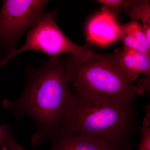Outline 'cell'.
Instances as JSON below:
<instances>
[{
    "label": "cell",
    "instance_id": "obj_1",
    "mask_svg": "<svg viewBox=\"0 0 150 150\" xmlns=\"http://www.w3.org/2000/svg\"><path fill=\"white\" fill-rule=\"evenodd\" d=\"M26 86L15 101L4 100L3 106L20 119L28 115L33 119L36 131L31 138L35 147L48 142L69 107L74 93L70 88L64 59L51 57L38 68L26 71Z\"/></svg>",
    "mask_w": 150,
    "mask_h": 150
},
{
    "label": "cell",
    "instance_id": "obj_2",
    "mask_svg": "<svg viewBox=\"0 0 150 150\" xmlns=\"http://www.w3.org/2000/svg\"><path fill=\"white\" fill-rule=\"evenodd\" d=\"M135 101L118 103L100 96L74 93L56 131L85 135L131 150L130 141L139 128Z\"/></svg>",
    "mask_w": 150,
    "mask_h": 150
},
{
    "label": "cell",
    "instance_id": "obj_3",
    "mask_svg": "<svg viewBox=\"0 0 150 150\" xmlns=\"http://www.w3.org/2000/svg\"><path fill=\"white\" fill-rule=\"evenodd\" d=\"M70 85L76 93L95 95L118 103L134 101L145 91L122 71L114 54L93 53L83 60L71 55L64 59Z\"/></svg>",
    "mask_w": 150,
    "mask_h": 150
},
{
    "label": "cell",
    "instance_id": "obj_4",
    "mask_svg": "<svg viewBox=\"0 0 150 150\" xmlns=\"http://www.w3.org/2000/svg\"><path fill=\"white\" fill-rule=\"evenodd\" d=\"M56 14V12L46 13L38 24L28 30L24 45L3 61L1 67L18 54L28 51H38L51 57L69 54L78 60L91 56L94 53L91 48L75 44L63 33L54 20Z\"/></svg>",
    "mask_w": 150,
    "mask_h": 150
},
{
    "label": "cell",
    "instance_id": "obj_5",
    "mask_svg": "<svg viewBox=\"0 0 150 150\" xmlns=\"http://www.w3.org/2000/svg\"><path fill=\"white\" fill-rule=\"evenodd\" d=\"M48 2L44 0H6L0 11V45L7 57L16 50L22 35L38 24L46 16Z\"/></svg>",
    "mask_w": 150,
    "mask_h": 150
},
{
    "label": "cell",
    "instance_id": "obj_6",
    "mask_svg": "<svg viewBox=\"0 0 150 150\" xmlns=\"http://www.w3.org/2000/svg\"><path fill=\"white\" fill-rule=\"evenodd\" d=\"M48 150H126L102 140L81 134L56 131L51 137Z\"/></svg>",
    "mask_w": 150,
    "mask_h": 150
},
{
    "label": "cell",
    "instance_id": "obj_7",
    "mask_svg": "<svg viewBox=\"0 0 150 150\" xmlns=\"http://www.w3.org/2000/svg\"><path fill=\"white\" fill-rule=\"evenodd\" d=\"M113 53L120 69L131 82L136 81L141 74L150 77V54L125 46L116 48Z\"/></svg>",
    "mask_w": 150,
    "mask_h": 150
},
{
    "label": "cell",
    "instance_id": "obj_8",
    "mask_svg": "<svg viewBox=\"0 0 150 150\" xmlns=\"http://www.w3.org/2000/svg\"><path fill=\"white\" fill-rule=\"evenodd\" d=\"M115 19L103 6L101 12L93 18L88 25V39L103 45L117 40L120 25Z\"/></svg>",
    "mask_w": 150,
    "mask_h": 150
},
{
    "label": "cell",
    "instance_id": "obj_9",
    "mask_svg": "<svg viewBox=\"0 0 150 150\" xmlns=\"http://www.w3.org/2000/svg\"><path fill=\"white\" fill-rule=\"evenodd\" d=\"M117 40L122 41L125 47L150 54V41L139 21L132 20L126 24L119 25Z\"/></svg>",
    "mask_w": 150,
    "mask_h": 150
},
{
    "label": "cell",
    "instance_id": "obj_10",
    "mask_svg": "<svg viewBox=\"0 0 150 150\" xmlns=\"http://www.w3.org/2000/svg\"><path fill=\"white\" fill-rule=\"evenodd\" d=\"M132 20H142V26L147 38L150 41V1H132L131 4L124 9Z\"/></svg>",
    "mask_w": 150,
    "mask_h": 150
},
{
    "label": "cell",
    "instance_id": "obj_11",
    "mask_svg": "<svg viewBox=\"0 0 150 150\" xmlns=\"http://www.w3.org/2000/svg\"><path fill=\"white\" fill-rule=\"evenodd\" d=\"M97 1L103 4L115 19L119 13L132 2V1L128 0H99Z\"/></svg>",
    "mask_w": 150,
    "mask_h": 150
},
{
    "label": "cell",
    "instance_id": "obj_12",
    "mask_svg": "<svg viewBox=\"0 0 150 150\" xmlns=\"http://www.w3.org/2000/svg\"><path fill=\"white\" fill-rule=\"evenodd\" d=\"M3 138L8 150H26L21 146L14 139L8 125L1 127Z\"/></svg>",
    "mask_w": 150,
    "mask_h": 150
},
{
    "label": "cell",
    "instance_id": "obj_13",
    "mask_svg": "<svg viewBox=\"0 0 150 150\" xmlns=\"http://www.w3.org/2000/svg\"><path fill=\"white\" fill-rule=\"evenodd\" d=\"M150 126H140L139 131L142 134V138L138 150H150Z\"/></svg>",
    "mask_w": 150,
    "mask_h": 150
},
{
    "label": "cell",
    "instance_id": "obj_14",
    "mask_svg": "<svg viewBox=\"0 0 150 150\" xmlns=\"http://www.w3.org/2000/svg\"><path fill=\"white\" fill-rule=\"evenodd\" d=\"M138 86L142 87V88L145 91H149L150 87V77L148 76L145 77V79H140L138 82Z\"/></svg>",
    "mask_w": 150,
    "mask_h": 150
},
{
    "label": "cell",
    "instance_id": "obj_15",
    "mask_svg": "<svg viewBox=\"0 0 150 150\" xmlns=\"http://www.w3.org/2000/svg\"><path fill=\"white\" fill-rule=\"evenodd\" d=\"M143 125L150 126V105H148L146 108V113L143 121Z\"/></svg>",
    "mask_w": 150,
    "mask_h": 150
},
{
    "label": "cell",
    "instance_id": "obj_16",
    "mask_svg": "<svg viewBox=\"0 0 150 150\" xmlns=\"http://www.w3.org/2000/svg\"><path fill=\"white\" fill-rule=\"evenodd\" d=\"M0 150H8L3 138L1 127H0Z\"/></svg>",
    "mask_w": 150,
    "mask_h": 150
},
{
    "label": "cell",
    "instance_id": "obj_17",
    "mask_svg": "<svg viewBox=\"0 0 150 150\" xmlns=\"http://www.w3.org/2000/svg\"><path fill=\"white\" fill-rule=\"evenodd\" d=\"M1 46L0 45V66H1V64L2 62V61H1Z\"/></svg>",
    "mask_w": 150,
    "mask_h": 150
}]
</instances>
